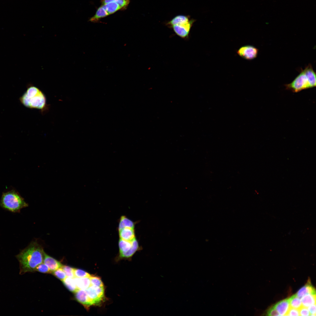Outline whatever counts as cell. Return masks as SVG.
Instances as JSON below:
<instances>
[{
    "label": "cell",
    "instance_id": "6da1fadb",
    "mask_svg": "<svg viewBox=\"0 0 316 316\" xmlns=\"http://www.w3.org/2000/svg\"><path fill=\"white\" fill-rule=\"evenodd\" d=\"M45 253L36 241H32L16 255L19 264V274L35 271L37 267L43 262Z\"/></svg>",
    "mask_w": 316,
    "mask_h": 316
},
{
    "label": "cell",
    "instance_id": "7a4b0ae2",
    "mask_svg": "<svg viewBox=\"0 0 316 316\" xmlns=\"http://www.w3.org/2000/svg\"><path fill=\"white\" fill-rule=\"evenodd\" d=\"M19 100L25 107L37 109L42 114L46 113L49 110V105L47 104L45 94L38 88L33 85L28 87Z\"/></svg>",
    "mask_w": 316,
    "mask_h": 316
},
{
    "label": "cell",
    "instance_id": "3957f363",
    "mask_svg": "<svg viewBox=\"0 0 316 316\" xmlns=\"http://www.w3.org/2000/svg\"><path fill=\"white\" fill-rule=\"evenodd\" d=\"M316 73L310 64L304 70L301 69L300 74L290 83L285 85L286 89L293 92L316 86Z\"/></svg>",
    "mask_w": 316,
    "mask_h": 316
},
{
    "label": "cell",
    "instance_id": "277c9868",
    "mask_svg": "<svg viewBox=\"0 0 316 316\" xmlns=\"http://www.w3.org/2000/svg\"><path fill=\"white\" fill-rule=\"evenodd\" d=\"M195 20L187 15H177L169 21L166 25L172 29L175 33L182 38L189 37L190 31Z\"/></svg>",
    "mask_w": 316,
    "mask_h": 316
},
{
    "label": "cell",
    "instance_id": "5b68a950",
    "mask_svg": "<svg viewBox=\"0 0 316 316\" xmlns=\"http://www.w3.org/2000/svg\"><path fill=\"white\" fill-rule=\"evenodd\" d=\"M0 205L3 208L13 212H18L28 205L19 193L13 190L3 193Z\"/></svg>",
    "mask_w": 316,
    "mask_h": 316
},
{
    "label": "cell",
    "instance_id": "8992f818",
    "mask_svg": "<svg viewBox=\"0 0 316 316\" xmlns=\"http://www.w3.org/2000/svg\"><path fill=\"white\" fill-rule=\"evenodd\" d=\"M85 291L92 305L100 304L104 298V287L90 285Z\"/></svg>",
    "mask_w": 316,
    "mask_h": 316
},
{
    "label": "cell",
    "instance_id": "52a82bcc",
    "mask_svg": "<svg viewBox=\"0 0 316 316\" xmlns=\"http://www.w3.org/2000/svg\"><path fill=\"white\" fill-rule=\"evenodd\" d=\"M258 49L251 45H246L241 47L237 51V54L243 59L252 60L256 58L258 55Z\"/></svg>",
    "mask_w": 316,
    "mask_h": 316
},
{
    "label": "cell",
    "instance_id": "ba28073f",
    "mask_svg": "<svg viewBox=\"0 0 316 316\" xmlns=\"http://www.w3.org/2000/svg\"><path fill=\"white\" fill-rule=\"evenodd\" d=\"M134 228L125 227L118 230L119 239L129 241L134 240L136 238Z\"/></svg>",
    "mask_w": 316,
    "mask_h": 316
},
{
    "label": "cell",
    "instance_id": "9c48e42d",
    "mask_svg": "<svg viewBox=\"0 0 316 316\" xmlns=\"http://www.w3.org/2000/svg\"><path fill=\"white\" fill-rule=\"evenodd\" d=\"M43 262L48 267L51 273L56 270L61 268L63 265L60 262L45 253Z\"/></svg>",
    "mask_w": 316,
    "mask_h": 316
},
{
    "label": "cell",
    "instance_id": "30bf717a",
    "mask_svg": "<svg viewBox=\"0 0 316 316\" xmlns=\"http://www.w3.org/2000/svg\"><path fill=\"white\" fill-rule=\"evenodd\" d=\"M273 307L279 315L286 316L290 307L289 299H286L277 302Z\"/></svg>",
    "mask_w": 316,
    "mask_h": 316
},
{
    "label": "cell",
    "instance_id": "8fae6325",
    "mask_svg": "<svg viewBox=\"0 0 316 316\" xmlns=\"http://www.w3.org/2000/svg\"><path fill=\"white\" fill-rule=\"evenodd\" d=\"M75 297L78 301L83 305L85 307H89L92 305L85 290H77L75 292Z\"/></svg>",
    "mask_w": 316,
    "mask_h": 316
},
{
    "label": "cell",
    "instance_id": "7c38bea8",
    "mask_svg": "<svg viewBox=\"0 0 316 316\" xmlns=\"http://www.w3.org/2000/svg\"><path fill=\"white\" fill-rule=\"evenodd\" d=\"M308 294H316L315 290L312 285L310 279H308L307 284L298 290L296 295L299 298H301Z\"/></svg>",
    "mask_w": 316,
    "mask_h": 316
},
{
    "label": "cell",
    "instance_id": "4fadbf2b",
    "mask_svg": "<svg viewBox=\"0 0 316 316\" xmlns=\"http://www.w3.org/2000/svg\"><path fill=\"white\" fill-rule=\"evenodd\" d=\"M78 290H86L91 285L90 277H74Z\"/></svg>",
    "mask_w": 316,
    "mask_h": 316
},
{
    "label": "cell",
    "instance_id": "5bb4252c",
    "mask_svg": "<svg viewBox=\"0 0 316 316\" xmlns=\"http://www.w3.org/2000/svg\"><path fill=\"white\" fill-rule=\"evenodd\" d=\"M302 306L307 308L316 303V294H308L301 298Z\"/></svg>",
    "mask_w": 316,
    "mask_h": 316
},
{
    "label": "cell",
    "instance_id": "9a60e30c",
    "mask_svg": "<svg viewBox=\"0 0 316 316\" xmlns=\"http://www.w3.org/2000/svg\"><path fill=\"white\" fill-rule=\"evenodd\" d=\"M135 223L126 216L122 215L119 220L118 230L125 227L135 228Z\"/></svg>",
    "mask_w": 316,
    "mask_h": 316
},
{
    "label": "cell",
    "instance_id": "2e32d148",
    "mask_svg": "<svg viewBox=\"0 0 316 316\" xmlns=\"http://www.w3.org/2000/svg\"><path fill=\"white\" fill-rule=\"evenodd\" d=\"M139 248L138 243L136 239L132 248L127 252L119 253V257L121 258L130 257L138 250Z\"/></svg>",
    "mask_w": 316,
    "mask_h": 316
},
{
    "label": "cell",
    "instance_id": "e0dca14e",
    "mask_svg": "<svg viewBox=\"0 0 316 316\" xmlns=\"http://www.w3.org/2000/svg\"><path fill=\"white\" fill-rule=\"evenodd\" d=\"M135 239L132 241L123 240L119 239L118 241V245L119 249V253L127 252L132 247Z\"/></svg>",
    "mask_w": 316,
    "mask_h": 316
},
{
    "label": "cell",
    "instance_id": "ac0fdd59",
    "mask_svg": "<svg viewBox=\"0 0 316 316\" xmlns=\"http://www.w3.org/2000/svg\"><path fill=\"white\" fill-rule=\"evenodd\" d=\"M62 281L64 285L70 291L75 293L78 290L76 287L74 278L66 277Z\"/></svg>",
    "mask_w": 316,
    "mask_h": 316
},
{
    "label": "cell",
    "instance_id": "d6986e66",
    "mask_svg": "<svg viewBox=\"0 0 316 316\" xmlns=\"http://www.w3.org/2000/svg\"><path fill=\"white\" fill-rule=\"evenodd\" d=\"M109 14L101 6L99 8L96 14L89 20V21L93 22H96L101 18L108 16Z\"/></svg>",
    "mask_w": 316,
    "mask_h": 316
},
{
    "label": "cell",
    "instance_id": "ffe728a7",
    "mask_svg": "<svg viewBox=\"0 0 316 316\" xmlns=\"http://www.w3.org/2000/svg\"><path fill=\"white\" fill-rule=\"evenodd\" d=\"M102 6L106 11L109 15L117 11L120 10L119 6L115 2L103 4Z\"/></svg>",
    "mask_w": 316,
    "mask_h": 316
},
{
    "label": "cell",
    "instance_id": "44dd1931",
    "mask_svg": "<svg viewBox=\"0 0 316 316\" xmlns=\"http://www.w3.org/2000/svg\"><path fill=\"white\" fill-rule=\"evenodd\" d=\"M288 299L290 307L299 309L303 306L301 300L296 294Z\"/></svg>",
    "mask_w": 316,
    "mask_h": 316
},
{
    "label": "cell",
    "instance_id": "7402d4cb",
    "mask_svg": "<svg viewBox=\"0 0 316 316\" xmlns=\"http://www.w3.org/2000/svg\"><path fill=\"white\" fill-rule=\"evenodd\" d=\"M74 274L75 277H90L92 276L85 271L80 269L74 268Z\"/></svg>",
    "mask_w": 316,
    "mask_h": 316
},
{
    "label": "cell",
    "instance_id": "603a6c76",
    "mask_svg": "<svg viewBox=\"0 0 316 316\" xmlns=\"http://www.w3.org/2000/svg\"><path fill=\"white\" fill-rule=\"evenodd\" d=\"M52 273L57 278L63 281L66 277L65 272L61 268H59L53 271Z\"/></svg>",
    "mask_w": 316,
    "mask_h": 316
},
{
    "label": "cell",
    "instance_id": "cb8c5ba5",
    "mask_svg": "<svg viewBox=\"0 0 316 316\" xmlns=\"http://www.w3.org/2000/svg\"><path fill=\"white\" fill-rule=\"evenodd\" d=\"M91 285L99 287H103L104 285L101 279L97 276L90 277Z\"/></svg>",
    "mask_w": 316,
    "mask_h": 316
},
{
    "label": "cell",
    "instance_id": "d4e9b609",
    "mask_svg": "<svg viewBox=\"0 0 316 316\" xmlns=\"http://www.w3.org/2000/svg\"><path fill=\"white\" fill-rule=\"evenodd\" d=\"M61 268L67 277L72 278L75 277L74 274V268L68 266L63 265Z\"/></svg>",
    "mask_w": 316,
    "mask_h": 316
},
{
    "label": "cell",
    "instance_id": "484cf974",
    "mask_svg": "<svg viewBox=\"0 0 316 316\" xmlns=\"http://www.w3.org/2000/svg\"><path fill=\"white\" fill-rule=\"evenodd\" d=\"M35 271L44 273H51V272L47 266L42 263L37 267Z\"/></svg>",
    "mask_w": 316,
    "mask_h": 316
},
{
    "label": "cell",
    "instance_id": "4316f807",
    "mask_svg": "<svg viewBox=\"0 0 316 316\" xmlns=\"http://www.w3.org/2000/svg\"><path fill=\"white\" fill-rule=\"evenodd\" d=\"M115 2L118 4L120 9L122 10L126 8L129 3L130 0H116Z\"/></svg>",
    "mask_w": 316,
    "mask_h": 316
},
{
    "label": "cell",
    "instance_id": "83f0119b",
    "mask_svg": "<svg viewBox=\"0 0 316 316\" xmlns=\"http://www.w3.org/2000/svg\"><path fill=\"white\" fill-rule=\"evenodd\" d=\"M299 309L290 307L286 316H299Z\"/></svg>",
    "mask_w": 316,
    "mask_h": 316
},
{
    "label": "cell",
    "instance_id": "f1b7e54d",
    "mask_svg": "<svg viewBox=\"0 0 316 316\" xmlns=\"http://www.w3.org/2000/svg\"><path fill=\"white\" fill-rule=\"evenodd\" d=\"M300 315L309 316L310 314L308 309L306 307L302 306L299 309Z\"/></svg>",
    "mask_w": 316,
    "mask_h": 316
},
{
    "label": "cell",
    "instance_id": "f546056e",
    "mask_svg": "<svg viewBox=\"0 0 316 316\" xmlns=\"http://www.w3.org/2000/svg\"><path fill=\"white\" fill-rule=\"evenodd\" d=\"M267 315L268 316L279 315V314L273 306L270 308L267 311Z\"/></svg>",
    "mask_w": 316,
    "mask_h": 316
},
{
    "label": "cell",
    "instance_id": "4dcf8cb0",
    "mask_svg": "<svg viewBox=\"0 0 316 316\" xmlns=\"http://www.w3.org/2000/svg\"><path fill=\"white\" fill-rule=\"evenodd\" d=\"M308 310L310 315L316 316V303L308 307Z\"/></svg>",
    "mask_w": 316,
    "mask_h": 316
},
{
    "label": "cell",
    "instance_id": "1f68e13d",
    "mask_svg": "<svg viewBox=\"0 0 316 316\" xmlns=\"http://www.w3.org/2000/svg\"><path fill=\"white\" fill-rule=\"evenodd\" d=\"M116 1V0H101V1L102 5H103L111 2H115Z\"/></svg>",
    "mask_w": 316,
    "mask_h": 316
}]
</instances>
